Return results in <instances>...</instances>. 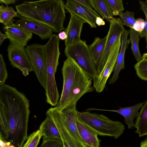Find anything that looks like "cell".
<instances>
[{
  "label": "cell",
  "mask_w": 147,
  "mask_h": 147,
  "mask_svg": "<svg viewBox=\"0 0 147 147\" xmlns=\"http://www.w3.org/2000/svg\"><path fill=\"white\" fill-rule=\"evenodd\" d=\"M30 102L14 87L0 86V138L22 147L28 138Z\"/></svg>",
  "instance_id": "1"
},
{
  "label": "cell",
  "mask_w": 147,
  "mask_h": 147,
  "mask_svg": "<svg viewBox=\"0 0 147 147\" xmlns=\"http://www.w3.org/2000/svg\"><path fill=\"white\" fill-rule=\"evenodd\" d=\"M62 72L63 89L56 106L61 111L76 105L84 95L94 90L92 78L72 59L67 58L64 61Z\"/></svg>",
  "instance_id": "2"
},
{
  "label": "cell",
  "mask_w": 147,
  "mask_h": 147,
  "mask_svg": "<svg viewBox=\"0 0 147 147\" xmlns=\"http://www.w3.org/2000/svg\"><path fill=\"white\" fill-rule=\"evenodd\" d=\"M65 5L62 0L25 1L16 8L20 16L45 24L54 32L58 33L65 29Z\"/></svg>",
  "instance_id": "3"
},
{
  "label": "cell",
  "mask_w": 147,
  "mask_h": 147,
  "mask_svg": "<svg viewBox=\"0 0 147 147\" xmlns=\"http://www.w3.org/2000/svg\"><path fill=\"white\" fill-rule=\"evenodd\" d=\"M76 105L61 111L55 107L49 109L47 115L53 120L64 147H88L80 136L76 125Z\"/></svg>",
  "instance_id": "4"
},
{
  "label": "cell",
  "mask_w": 147,
  "mask_h": 147,
  "mask_svg": "<svg viewBox=\"0 0 147 147\" xmlns=\"http://www.w3.org/2000/svg\"><path fill=\"white\" fill-rule=\"evenodd\" d=\"M59 40L58 35L54 34L44 45L46 61V101L53 106L57 105L59 97L55 78L60 54Z\"/></svg>",
  "instance_id": "5"
},
{
  "label": "cell",
  "mask_w": 147,
  "mask_h": 147,
  "mask_svg": "<svg viewBox=\"0 0 147 147\" xmlns=\"http://www.w3.org/2000/svg\"><path fill=\"white\" fill-rule=\"evenodd\" d=\"M79 120L98 135L119 137L123 133L125 126L121 122L112 120L102 114L88 111L78 112Z\"/></svg>",
  "instance_id": "6"
},
{
  "label": "cell",
  "mask_w": 147,
  "mask_h": 147,
  "mask_svg": "<svg viewBox=\"0 0 147 147\" xmlns=\"http://www.w3.org/2000/svg\"><path fill=\"white\" fill-rule=\"evenodd\" d=\"M67 58L72 59L93 78L98 75L96 67L92 58L88 46L86 41L81 40L65 47L64 51Z\"/></svg>",
  "instance_id": "7"
},
{
  "label": "cell",
  "mask_w": 147,
  "mask_h": 147,
  "mask_svg": "<svg viewBox=\"0 0 147 147\" xmlns=\"http://www.w3.org/2000/svg\"><path fill=\"white\" fill-rule=\"evenodd\" d=\"M38 80L45 89L46 85V61L44 45L35 43L25 48Z\"/></svg>",
  "instance_id": "8"
},
{
  "label": "cell",
  "mask_w": 147,
  "mask_h": 147,
  "mask_svg": "<svg viewBox=\"0 0 147 147\" xmlns=\"http://www.w3.org/2000/svg\"><path fill=\"white\" fill-rule=\"evenodd\" d=\"M9 61L12 66L20 70L24 76L33 71L31 61L24 47L10 42L7 49Z\"/></svg>",
  "instance_id": "9"
},
{
  "label": "cell",
  "mask_w": 147,
  "mask_h": 147,
  "mask_svg": "<svg viewBox=\"0 0 147 147\" xmlns=\"http://www.w3.org/2000/svg\"><path fill=\"white\" fill-rule=\"evenodd\" d=\"M120 37L113 46L105 66L97 78L93 80V86L96 91L102 92L106 87L107 82L113 71L121 44Z\"/></svg>",
  "instance_id": "10"
},
{
  "label": "cell",
  "mask_w": 147,
  "mask_h": 147,
  "mask_svg": "<svg viewBox=\"0 0 147 147\" xmlns=\"http://www.w3.org/2000/svg\"><path fill=\"white\" fill-rule=\"evenodd\" d=\"M125 30L120 18H114L110 21L104 49L96 66L98 74L103 69L113 46Z\"/></svg>",
  "instance_id": "11"
},
{
  "label": "cell",
  "mask_w": 147,
  "mask_h": 147,
  "mask_svg": "<svg viewBox=\"0 0 147 147\" xmlns=\"http://www.w3.org/2000/svg\"><path fill=\"white\" fill-rule=\"evenodd\" d=\"M20 18L15 21V24L22 27L38 36L42 40L46 39L53 35V31L49 26L38 22L24 18L21 16Z\"/></svg>",
  "instance_id": "12"
},
{
  "label": "cell",
  "mask_w": 147,
  "mask_h": 147,
  "mask_svg": "<svg viewBox=\"0 0 147 147\" xmlns=\"http://www.w3.org/2000/svg\"><path fill=\"white\" fill-rule=\"evenodd\" d=\"M86 23L83 19L73 14H70L68 25L65 30L67 38L65 40V47L80 41L83 26Z\"/></svg>",
  "instance_id": "13"
},
{
  "label": "cell",
  "mask_w": 147,
  "mask_h": 147,
  "mask_svg": "<svg viewBox=\"0 0 147 147\" xmlns=\"http://www.w3.org/2000/svg\"><path fill=\"white\" fill-rule=\"evenodd\" d=\"M65 7L70 14H75L84 20L91 28L96 27V19L97 17L100 16L97 12L87 9L74 0H67Z\"/></svg>",
  "instance_id": "14"
},
{
  "label": "cell",
  "mask_w": 147,
  "mask_h": 147,
  "mask_svg": "<svg viewBox=\"0 0 147 147\" xmlns=\"http://www.w3.org/2000/svg\"><path fill=\"white\" fill-rule=\"evenodd\" d=\"M3 30L10 42L16 43L24 47L33 36L32 33L15 23L4 26Z\"/></svg>",
  "instance_id": "15"
},
{
  "label": "cell",
  "mask_w": 147,
  "mask_h": 147,
  "mask_svg": "<svg viewBox=\"0 0 147 147\" xmlns=\"http://www.w3.org/2000/svg\"><path fill=\"white\" fill-rule=\"evenodd\" d=\"M130 30H125L121 36V44L116 63L111 78L109 81L110 84L115 83L118 79L120 71L125 68L124 58L126 49L130 42L128 40Z\"/></svg>",
  "instance_id": "16"
},
{
  "label": "cell",
  "mask_w": 147,
  "mask_h": 147,
  "mask_svg": "<svg viewBox=\"0 0 147 147\" xmlns=\"http://www.w3.org/2000/svg\"><path fill=\"white\" fill-rule=\"evenodd\" d=\"M143 104V102L139 103L130 107H120L117 110H105L90 108L88 109L87 110L88 111L93 110H101L116 112L123 117L125 123L127 125L128 128L131 129L134 126V119L137 117L139 113V110Z\"/></svg>",
  "instance_id": "17"
},
{
  "label": "cell",
  "mask_w": 147,
  "mask_h": 147,
  "mask_svg": "<svg viewBox=\"0 0 147 147\" xmlns=\"http://www.w3.org/2000/svg\"><path fill=\"white\" fill-rule=\"evenodd\" d=\"M76 125L78 132L88 147H99L100 141L98 135L85 125L76 119Z\"/></svg>",
  "instance_id": "18"
},
{
  "label": "cell",
  "mask_w": 147,
  "mask_h": 147,
  "mask_svg": "<svg viewBox=\"0 0 147 147\" xmlns=\"http://www.w3.org/2000/svg\"><path fill=\"white\" fill-rule=\"evenodd\" d=\"M39 129L42 131L43 138L61 140L56 126L51 117L47 115L45 119L40 124Z\"/></svg>",
  "instance_id": "19"
},
{
  "label": "cell",
  "mask_w": 147,
  "mask_h": 147,
  "mask_svg": "<svg viewBox=\"0 0 147 147\" xmlns=\"http://www.w3.org/2000/svg\"><path fill=\"white\" fill-rule=\"evenodd\" d=\"M134 127L136 128L135 132L140 137L147 135V100L141 108Z\"/></svg>",
  "instance_id": "20"
},
{
  "label": "cell",
  "mask_w": 147,
  "mask_h": 147,
  "mask_svg": "<svg viewBox=\"0 0 147 147\" xmlns=\"http://www.w3.org/2000/svg\"><path fill=\"white\" fill-rule=\"evenodd\" d=\"M106 39V36L102 38L96 37L92 44L88 45L92 58L96 66L104 50Z\"/></svg>",
  "instance_id": "21"
},
{
  "label": "cell",
  "mask_w": 147,
  "mask_h": 147,
  "mask_svg": "<svg viewBox=\"0 0 147 147\" xmlns=\"http://www.w3.org/2000/svg\"><path fill=\"white\" fill-rule=\"evenodd\" d=\"M92 7L108 22L114 18L106 0H89Z\"/></svg>",
  "instance_id": "22"
},
{
  "label": "cell",
  "mask_w": 147,
  "mask_h": 147,
  "mask_svg": "<svg viewBox=\"0 0 147 147\" xmlns=\"http://www.w3.org/2000/svg\"><path fill=\"white\" fill-rule=\"evenodd\" d=\"M17 11L11 6H0V22L4 26H7L14 24V18L20 17Z\"/></svg>",
  "instance_id": "23"
},
{
  "label": "cell",
  "mask_w": 147,
  "mask_h": 147,
  "mask_svg": "<svg viewBox=\"0 0 147 147\" xmlns=\"http://www.w3.org/2000/svg\"><path fill=\"white\" fill-rule=\"evenodd\" d=\"M129 34L133 54L136 60L139 61L143 59V56L140 53L139 47L140 36L136 31L132 28H130Z\"/></svg>",
  "instance_id": "24"
},
{
  "label": "cell",
  "mask_w": 147,
  "mask_h": 147,
  "mask_svg": "<svg viewBox=\"0 0 147 147\" xmlns=\"http://www.w3.org/2000/svg\"><path fill=\"white\" fill-rule=\"evenodd\" d=\"M42 136V131L39 129L29 136L22 147H37Z\"/></svg>",
  "instance_id": "25"
},
{
  "label": "cell",
  "mask_w": 147,
  "mask_h": 147,
  "mask_svg": "<svg viewBox=\"0 0 147 147\" xmlns=\"http://www.w3.org/2000/svg\"><path fill=\"white\" fill-rule=\"evenodd\" d=\"M111 12L114 16L119 15L124 9L122 0H106Z\"/></svg>",
  "instance_id": "26"
},
{
  "label": "cell",
  "mask_w": 147,
  "mask_h": 147,
  "mask_svg": "<svg viewBox=\"0 0 147 147\" xmlns=\"http://www.w3.org/2000/svg\"><path fill=\"white\" fill-rule=\"evenodd\" d=\"M134 14V12L128 11L120 14L119 16L123 25L132 28L136 20Z\"/></svg>",
  "instance_id": "27"
},
{
  "label": "cell",
  "mask_w": 147,
  "mask_h": 147,
  "mask_svg": "<svg viewBox=\"0 0 147 147\" xmlns=\"http://www.w3.org/2000/svg\"><path fill=\"white\" fill-rule=\"evenodd\" d=\"M134 68L139 78L147 81V61L143 59L138 62L135 65Z\"/></svg>",
  "instance_id": "28"
},
{
  "label": "cell",
  "mask_w": 147,
  "mask_h": 147,
  "mask_svg": "<svg viewBox=\"0 0 147 147\" xmlns=\"http://www.w3.org/2000/svg\"><path fill=\"white\" fill-rule=\"evenodd\" d=\"M145 21L142 18H138L136 19L132 28L138 33L141 38H145Z\"/></svg>",
  "instance_id": "29"
},
{
  "label": "cell",
  "mask_w": 147,
  "mask_h": 147,
  "mask_svg": "<svg viewBox=\"0 0 147 147\" xmlns=\"http://www.w3.org/2000/svg\"><path fill=\"white\" fill-rule=\"evenodd\" d=\"M8 77V74L5 63L3 56L0 55V86L5 84V82Z\"/></svg>",
  "instance_id": "30"
},
{
  "label": "cell",
  "mask_w": 147,
  "mask_h": 147,
  "mask_svg": "<svg viewBox=\"0 0 147 147\" xmlns=\"http://www.w3.org/2000/svg\"><path fill=\"white\" fill-rule=\"evenodd\" d=\"M39 147H64V145L61 140L43 138Z\"/></svg>",
  "instance_id": "31"
},
{
  "label": "cell",
  "mask_w": 147,
  "mask_h": 147,
  "mask_svg": "<svg viewBox=\"0 0 147 147\" xmlns=\"http://www.w3.org/2000/svg\"><path fill=\"white\" fill-rule=\"evenodd\" d=\"M140 5V9L142 10L144 13L145 16L146 32V48L147 49V3L146 1H139Z\"/></svg>",
  "instance_id": "32"
},
{
  "label": "cell",
  "mask_w": 147,
  "mask_h": 147,
  "mask_svg": "<svg viewBox=\"0 0 147 147\" xmlns=\"http://www.w3.org/2000/svg\"><path fill=\"white\" fill-rule=\"evenodd\" d=\"M78 3L94 12H96L92 8L89 0H74Z\"/></svg>",
  "instance_id": "33"
},
{
  "label": "cell",
  "mask_w": 147,
  "mask_h": 147,
  "mask_svg": "<svg viewBox=\"0 0 147 147\" xmlns=\"http://www.w3.org/2000/svg\"><path fill=\"white\" fill-rule=\"evenodd\" d=\"M95 22L96 25L98 26H104L105 24V22L100 16H98L96 17Z\"/></svg>",
  "instance_id": "34"
},
{
  "label": "cell",
  "mask_w": 147,
  "mask_h": 147,
  "mask_svg": "<svg viewBox=\"0 0 147 147\" xmlns=\"http://www.w3.org/2000/svg\"><path fill=\"white\" fill-rule=\"evenodd\" d=\"M58 36L60 40H65L67 38V35L65 31H62L59 32Z\"/></svg>",
  "instance_id": "35"
},
{
  "label": "cell",
  "mask_w": 147,
  "mask_h": 147,
  "mask_svg": "<svg viewBox=\"0 0 147 147\" xmlns=\"http://www.w3.org/2000/svg\"><path fill=\"white\" fill-rule=\"evenodd\" d=\"M16 0H0L1 4H4L6 6H8L9 4H14L16 1Z\"/></svg>",
  "instance_id": "36"
},
{
  "label": "cell",
  "mask_w": 147,
  "mask_h": 147,
  "mask_svg": "<svg viewBox=\"0 0 147 147\" xmlns=\"http://www.w3.org/2000/svg\"><path fill=\"white\" fill-rule=\"evenodd\" d=\"M9 142H7L0 138V147H7L11 144Z\"/></svg>",
  "instance_id": "37"
},
{
  "label": "cell",
  "mask_w": 147,
  "mask_h": 147,
  "mask_svg": "<svg viewBox=\"0 0 147 147\" xmlns=\"http://www.w3.org/2000/svg\"><path fill=\"white\" fill-rule=\"evenodd\" d=\"M8 36L5 34L2 33L1 31L0 32V46L6 38H8Z\"/></svg>",
  "instance_id": "38"
},
{
  "label": "cell",
  "mask_w": 147,
  "mask_h": 147,
  "mask_svg": "<svg viewBox=\"0 0 147 147\" xmlns=\"http://www.w3.org/2000/svg\"><path fill=\"white\" fill-rule=\"evenodd\" d=\"M140 147H147V138L142 141L140 144Z\"/></svg>",
  "instance_id": "39"
},
{
  "label": "cell",
  "mask_w": 147,
  "mask_h": 147,
  "mask_svg": "<svg viewBox=\"0 0 147 147\" xmlns=\"http://www.w3.org/2000/svg\"><path fill=\"white\" fill-rule=\"evenodd\" d=\"M143 57V59L147 61V53L144 54Z\"/></svg>",
  "instance_id": "40"
},
{
  "label": "cell",
  "mask_w": 147,
  "mask_h": 147,
  "mask_svg": "<svg viewBox=\"0 0 147 147\" xmlns=\"http://www.w3.org/2000/svg\"><path fill=\"white\" fill-rule=\"evenodd\" d=\"M7 147H16L14 145L11 144L10 145L8 146Z\"/></svg>",
  "instance_id": "41"
},
{
  "label": "cell",
  "mask_w": 147,
  "mask_h": 147,
  "mask_svg": "<svg viewBox=\"0 0 147 147\" xmlns=\"http://www.w3.org/2000/svg\"><path fill=\"white\" fill-rule=\"evenodd\" d=\"M146 1V2L147 3V0Z\"/></svg>",
  "instance_id": "42"
},
{
  "label": "cell",
  "mask_w": 147,
  "mask_h": 147,
  "mask_svg": "<svg viewBox=\"0 0 147 147\" xmlns=\"http://www.w3.org/2000/svg\"></svg>",
  "instance_id": "43"
}]
</instances>
